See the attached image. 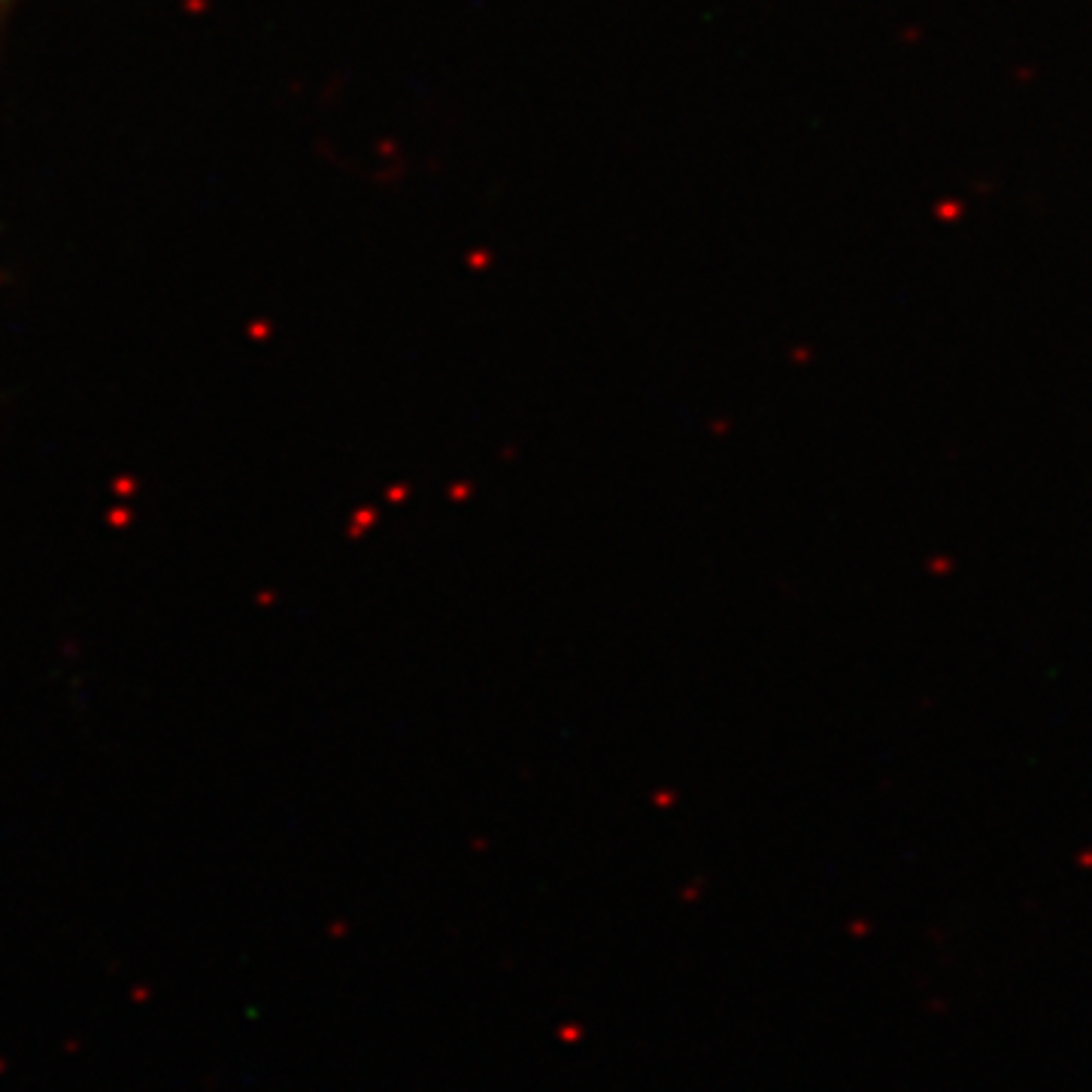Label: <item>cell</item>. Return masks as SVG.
<instances>
[{"label": "cell", "instance_id": "1", "mask_svg": "<svg viewBox=\"0 0 1092 1092\" xmlns=\"http://www.w3.org/2000/svg\"><path fill=\"white\" fill-rule=\"evenodd\" d=\"M16 9V0H0V34H4V28L9 22V13Z\"/></svg>", "mask_w": 1092, "mask_h": 1092}]
</instances>
